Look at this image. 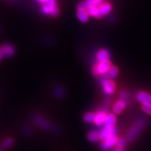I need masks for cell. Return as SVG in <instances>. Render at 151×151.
I'll list each match as a JSON object with an SVG mask.
<instances>
[{
	"label": "cell",
	"mask_w": 151,
	"mask_h": 151,
	"mask_svg": "<svg viewBox=\"0 0 151 151\" xmlns=\"http://www.w3.org/2000/svg\"><path fill=\"white\" fill-rule=\"evenodd\" d=\"M97 63L110 60V53L106 49H101L99 50L96 56Z\"/></svg>",
	"instance_id": "9"
},
{
	"label": "cell",
	"mask_w": 151,
	"mask_h": 151,
	"mask_svg": "<svg viewBox=\"0 0 151 151\" xmlns=\"http://www.w3.org/2000/svg\"><path fill=\"white\" fill-rule=\"evenodd\" d=\"M127 97H128V94L125 91H122L120 93V99L124 101H127Z\"/></svg>",
	"instance_id": "22"
},
{
	"label": "cell",
	"mask_w": 151,
	"mask_h": 151,
	"mask_svg": "<svg viewBox=\"0 0 151 151\" xmlns=\"http://www.w3.org/2000/svg\"><path fill=\"white\" fill-rule=\"evenodd\" d=\"M59 10L58 8L56 6V7L54 8V9L53 10L52 13L51 15H52L53 17H57V16H58V15H59Z\"/></svg>",
	"instance_id": "26"
},
{
	"label": "cell",
	"mask_w": 151,
	"mask_h": 151,
	"mask_svg": "<svg viewBox=\"0 0 151 151\" xmlns=\"http://www.w3.org/2000/svg\"><path fill=\"white\" fill-rule=\"evenodd\" d=\"M146 124V120L144 118L137 120L134 124L132 125L127 133V139L129 141H133L137 136L140 134V132L144 129Z\"/></svg>",
	"instance_id": "1"
},
{
	"label": "cell",
	"mask_w": 151,
	"mask_h": 151,
	"mask_svg": "<svg viewBox=\"0 0 151 151\" xmlns=\"http://www.w3.org/2000/svg\"><path fill=\"white\" fill-rule=\"evenodd\" d=\"M86 9H87V6L86 5V4H85L84 1L79 3V4L78 5V11H86Z\"/></svg>",
	"instance_id": "21"
},
{
	"label": "cell",
	"mask_w": 151,
	"mask_h": 151,
	"mask_svg": "<svg viewBox=\"0 0 151 151\" xmlns=\"http://www.w3.org/2000/svg\"><path fill=\"white\" fill-rule=\"evenodd\" d=\"M116 122V118L113 113H108L106 119L103 126L108 127H115Z\"/></svg>",
	"instance_id": "12"
},
{
	"label": "cell",
	"mask_w": 151,
	"mask_h": 151,
	"mask_svg": "<svg viewBox=\"0 0 151 151\" xmlns=\"http://www.w3.org/2000/svg\"><path fill=\"white\" fill-rule=\"evenodd\" d=\"M85 4H86V5L87 6V8H90L94 6V3L93 0H86V1H84Z\"/></svg>",
	"instance_id": "25"
},
{
	"label": "cell",
	"mask_w": 151,
	"mask_h": 151,
	"mask_svg": "<svg viewBox=\"0 0 151 151\" xmlns=\"http://www.w3.org/2000/svg\"><path fill=\"white\" fill-rule=\"evenodd\" d=\"M94 6L96 7H100L103 3V0H93Z\"/></svg>",
	"instance_id": "24"
},
{
	"label": "cell",
	"mask_w": 151,
	"mask_h": 151,
	"mask_svg": "<svg viewBox=\"0 0 151 151\" xmlns=\"http://www.w3.org/2000/svg\"><path fill=\"white\" fill-rule=\"evenodd\" d=\"M100 12L102 16L106 15L109 13L111 10V6L109 3H103L99 7Z\"/></svg>",
	"instance_id": "14"
},
{
	"label": "cell",
	"mask_w": 151,
	"mask_h": 151,
	"mask_svg": "<svg viewBox=\"0 0 151 151\" xmlns=\"http://www.w3.org/2000/svg\"><path fill=\"white\" fill-rule=\"evenodd\" d=\"M0 52L3 57H11L15 53V49L12 45L5 44L0 47Z\"/></svg>",
	"instance_id": "8"
},
{
	"label": "cell",
	"mask_w": 151,
	"mask_h": 151,
	"mask_svg": "<svg viewBox=\"0 0 151 151\" xmlns=\"http://www.w3.org/2000/svg\"><path fill=\"white\" fill-rule=\"evenodd\" d=\"M116 147L124 149L127 145V141L124 139H118L116 142Z\"/></svg>",
	"instance_id": "20"
},
{
	"label": "cell",
	"mask_w": 151,
	"mask_h": 151,
	"mask_svg": "<svg viewBox=\"0 0 151 151\" xmlns=\"http://www.w3.org/2000/svg\"><path fill=\"white\" fill-rule=\"evenodd\" d=\"M94 119V113H86L83 116L84 120L87 123H93Z\"/></svg>",
	"instance_id": "18"
},
{
	"label": "cell",
	"mask_w": 151,
	"mask_h": 151,
	"mask_svg": "<svg viewBox=\"0 0 151 151\" xmlns=\"http://www.w3.org/2000/svg\"><path fill=\"white\" fill-rule=\"evenodd\" d=\"M118 74H119V69H118L116 66L112 65L108 71L106 75L110 79H113L116 78Z\"/></svg>",
	"instance_id": "15"
},
{
	"label": "cell",
	"mask_w": 151,
	"mask_h": 151,
	"mask_svg": "<svg viewBox=\"0 0 151 151\" xmlns=\"http://www.w3.org/2000/svg\"><path fill=\"white\" fill-rule=\"evenodd\" d=\"M137 100L142 104H150L151 105V94L145 91L139 92L137 95Z\"/></svg>",
	"instance_id": "7"
},
{
	"label": "cell",
	"mask_w": 151,
	"mask_h": 151,
	"mask_svg": "<svg viewBox=\"0 0 151 151\" xmlns=\"http://www.w3.org/2000/svg\"><path fill=\"white\" fill-rule=\"evenodd\" d=\"M88 139L91 142H96L100 140V131L93 130L91 131L88 134Z\"/></svg>",
	"instance_id": "13"
},
{
	"label": "cell",
	"mask_w": 151,
	"mask_h": 151,
	"mask_svg": "<svg viewBox=\"0 0 151 151\" xmlns=\"http://www.w3.org/2000/svg\"><path fill=\"white\" fill-rule=\"evenodd\" d=\"M56 6H53L52 5H50L49 4L45 3L44 5L42 7V12H43L44 13L47 14V15H49V14H52L54 8Z\"/></svg>",
	"instance_id": "17"
},
{
	"label": "cell",
	"mask_w": 151,
	"mask_h": 151,
	"mask_svg": "<svg viewBox=\"0 0 151 151\" xmlns=\"http://www.w3.org/2000/svg\"><path fill=\"white\" fill-rule=\"evenodd\" d=\"M39 1H40L41 3H45L47 1H48V0H39Z\"/></svg>",
	"instance_id": "28"
},
{
	"label": "cell",
	"mask_w": 151,
	"mask_h": 151,
	"mask_svg": "<svg viewBox=\"0 0 151 151\" xmlns=\"http://www.w3.org/2000/svg\"><path fill=\"white\" fill-rule=\"evenodd\" d=\"M113 151H124V149L119 147H116V148L113 150Z\"/></svg>",
	"instance_id": "27"
},
{
	"label": "cell",
	"mask_w": 151,
	"mask_h": 151,
	"mask_svg": "<svg viewBox=\"0 0 151 151\" xmlns=\"http://www.w3.org/2000/svg\"><path fill=\"white\" fill-rule=\"evenodd\" d=\"M111 66V63L110 60L98 63L96 65L93 66L92 69V73L96 77H98L99 76H101L107 74Z\"/></svg>",
	"instance_id": "2"
},
{
	"label": "cell",
	"mask_w": 151,
	"mask_h": 151,
	"mask_svg": "<svg viewBox=\"0 0 151 151\" xmlns=\"http://www.w3.org/2000/svg\"><path fill=\"white\" fill-rule=\"evenodd\" d=\"M118 139L119 138L117 137L116 135H114L111 137H110L105 140L101 141V143L100 144L101 149L104 150H107L112 148L113 147H114V146L116 144Z\"/></svg>",
	"instance_id": "5"
},
{
	"label": "cell",
	"mask_w": 151,
	"mask_h": 151,
	"mask_svg": "<svg viewBox=\"0 0 151 151\" xmlns=\"http://www.w3.org/2000/svg\"><path fill=\"white\" fill-rule=\"evenodd\" d=\"M77 17L79 20L83 23H86L88 21V17L86 11H78Z\"/></svg>",
	"instance_id": "16"
},
{
	"label": "cell",
	"mask_w": 151,
	"mask_h": 151,
	"mask_svg": "<svg viewBox=\"0 0 151 151\" xmlns=\"http://www.w3.org/2000/svg\"><path fill=\"white\" fill-rule=\"evenodd\" d=\"M3 58V56H2V55H1V52H0V60H1V59Z\"/></svg>",
	"instance_id": "29"
},
{
	"label": "cell",
	"mask_w": 151,
	"mask_h": 151,
	"mask_svg": "<svg viewBox=\"0 0 151 151\" xmlns=\"http://www.w3.org/2000/svg\"><path fill=\"white\" fill-rule=\"evenodd\" d=\"M127 105V101H124L119 99L116 101L113 106V111L115 114H120V113L124 110Z\"/></svg>",
	"instance_id": "10"
},
{
	"label": "cell",
	"mask_w": 151,
	"mask_h": 151,
	"mask_svg": "<svg viewBox=\"0 0 151 151\" xmlns=\"http://www.w3.org/2000/svg\"><path fill=\"white\" fill-rule=\"evenodd\" d=\"M108 110L105 108H102L100 110L94 113V119L93 123L97 126H102L105 124V122L108 115Z\"/></svg>",
	"instance_id": "3"
},
{
	"label": "cell",
	"mask_w": 151,
	"mask_h": 151,
	"mask_svg": "<svg viewBox=\"0 0 151 151\" xmlns=\"http://www.w3.org/2000/svg\"><path fill=\"white\" fill-rule=\"evenodd\" d=\"M13 141L12 139H7L5 140V142H4L3 143L4 147L8 148L9 146H10L13 144Z\"/></svg>",
	"instance_id": "23"
},
{
	"label": "cell",
	"mask_w": 151,
	"mask_h": 151,
	"mask_svg": "<svg viewBox=\"0 0 151 151\" xmlns=\"http://www.w3.org/2000/svg\"><path fill=\"white\" fill-rule=\"evenodd\" d=\"M86 11L89 16L93 17H95L97 18H100L102 17V15H101V13L100 12V9H99L98 7L93 6L92 7L87 8Z\"/></svg>",
	"instance_id": "11"
},
{
	"label": "cell",
	"mask_w": 151,
	"mask_h": 151,
	"mask_svg": "<svg viewBox=\"0 0 151 151\" xmlns=\"http://www.w3.org/2000/svg\"><path fill=\"white\" fill-rule=\"evenodd\" d=\"M100 140H105L111 137L116 135V129L115 127L103 126L102 129L100 131Z\"/></svg>",
	"instance_id": "4"
},
{
	"label": "cell",
	"mask_w": 151,
	"mask_h": 151,
	"mask_svg": "<svg viewBox=\"0 0 151 151\" xmlns=\"http://www.w3.org/2000/svg\"><path fill=\"white\" fill-rule=\"evenodd\" d=\"M142 110L147 113L148 115L151 116V105L150 104H142Z\"/></svg>",
	"instance_id": "19"
},
{
	"label": "cell",
	"mask_w": 151,
	"mask_h": 151,
	"mask_svg": "<svg viewBox=\"0 0 151 151\" xmlns=\"http://www.w3.org/2000/svg\"><path fill=\"white\" fill-rule=\"evenodd\" d=\"M102 86L103 93L106 94V95H111L115 91L116 84L114 81L111 79H109Z\"/></svg>",
	"instance_id": "6"
}]
</instances>
